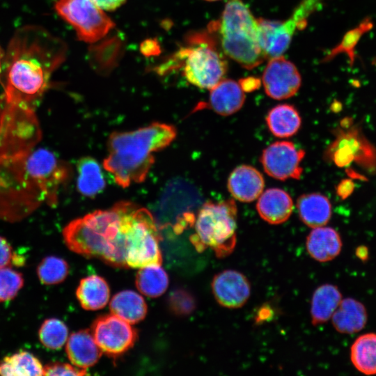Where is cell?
Masks as SVG:
<instances>
[{"label": "cell", "instance_id": "cell-36", "mask_svg": "<svg viewBox=\"0 0 376 376\" xmlns=\"http://www.w3.org/2000/svg\"><path fill=\"white\" fill-rule=\"evenodd\" d=\"M126 0H94L103 10H113L119 8Z\"/></svg>", "mask_w": 376, "mask_h": 376}, {"label": "cell", "instance_id": "cell-19", "mask_svg": "<svg viewBox=\"0 0 376 376\" xmlns=\"http://www.w3.org/2000/svg\"><path fill=\"white\" fill-rule=\"evenodd\" d=\"M306 245L308 253L313 259L327 262L339 255L343 244L335 229L320 226L313 228L307 236Z\"/></svg>", "mask_w": 376, "mask_h": 376}, {"label": "cell", "instance_id": "cell-34", "mask_svg": "<svg viewBox=\"0 0 376 376\" xmlns=\"http://www.w3.org/2000/svg\"><path fill=\"white\" fill-rule=\"evenodd\" d=\"M86 375V370L66 363L54 362L43 366V375Z\"/></svg>", "mask_w": 376, "mask_h": 376}, {"label": "cell", "instance_id": "cell-3", "mask_svg": "<svg viewBox=\"0 0 376 376\" xmlns=\"http://www.w3.org/2000/svg\"><path fill=\"white\" fill-rule=\"evenodd\" d=\"M134 203L120 201L71 221L62 235L69 249L116 267L127 268L126 251Z\"/></svg>", "mask_w": 376, "mask_h": 376}, {"label": "cell", "instance_id": "cell-23", "mask_svg": "<svg viewBox=\"0 0 376 376\" xmlns=\"http://www.w3.org/2000/svg\"><path fill=\"white\" fill-rule=\"evenodd\" d=\"M76 295L81 307L88 311L104 308L109 301L110 290L101 276L91 275L82 279L77 288Z\"/></svg>", "mask_w": 376, "mask_h": 376}, {"label": "cell", "instance_id": "cell-4", "mask_svg": "<svg viewBox=\"0 0 376 376\" xmlns=\"http://www.w3.org/2000/svg\"><path fill=\"white\" fill-rule=\"evenodd\" d=\"M176 134L173 126L161 123L131 132H114L108 140L109 155L103 166L122 187L142 182L155 162L152 152L168 146Z\"/></svg>", "mask_w": 376, "mask_h": 376}, {"label": "cell", "instance_id": "cell-11", "mask_svg": "<svg viewBox=\"0 0 376 376\" xmlns=\"http://www.w3.org/2000/svg\"><path fill=\"white\" fill-rule=\"evenodd\" d=\"M91 331L102 352L114 358L131 349L137 338L136 329L113 314L98 317Z\"/></svg>", "mask_w": 376, "mask_h": 376}, {"label": "cell", "instance_id": "cell-25", "mask_svg": "<svg viewBox=\"0 0 376 376\" xmlns=\"http://www.w3.org/2000/svg\"><path fill=\"white\" fill-rule=\"evenodd\" d=\"M266 122L273 135L279 138H287L298 132L301 120L295 107L282 104L276 105L268 112Z\"/></svg>", "mask_w": 376, "mask_h": 376}, {"label": "cell", "instance_id": "cell-31", "mask_svg": "<svg viewBox=\"0 0 376 376\" xmlns=\"http://www.w3.org/2000/svg\"><path fill=\"white\" fill-rule=\"evenodd\" d=\"M68 271V265L64 259L49 256L43 258L38 265L37 275L42 283L54 285L63 282Z\"/></svg>", "mask_w": 376, "mask_h": 376}, {"label": "cell", "instance_id": "cell-40", "mask_svg": "<svg viewBox=\"0 0 376 376\" xmlns=\"http://www.w3.org/2000/svg\"><path fill=\"white\" fill-rule=\"evenodd\" d=\"M205 1H219V0H205Z\"/></svg>", "mask_w": 376, "mask_h": 376}, {"label": "cell", "instance_id": "cell-5", "mask_svg": "<svg viewBox=\"0 0 376 376\" xmlns=\"http://www.w3.org/2000/svg\"><path fill=\"white\" fill-rule=\"evenodd\" d=\"M208 29L217 34L224 54L243 68L253 69L267 58L260 42L258 19L242 0H228L220 19L212 22Z\"/></svg>", "mask_w": 376, "mask_h": 376}, {"label": "cell", "instance_id": "cell-10", "mask_svg": "<svg viewBox=\"0 0 376 376\" xmlns=\"http://www.w3.org/2000/svg\"><path fill=\"white\" fill-rule=\"evenodd\" d=\"M320 3L321 0H304L283 22L258 19L260 42L267 58L281 56L287 50L295 31L306 25L307 18Z\"/></svg>", "mask_w": 376, "mask_h": 376}, {"label": "cell", "instance_id": "cell-17", "mask_svg": "<svg viewBox=\"0 0 376 376\" xmlns=\"http://www.w3.org/2000/svg\"><path fill=\"white\" fill-rule=\"evenodd\" d=\"M256 209L260 217L270 224H280L290 217L293 210L290 196L278 188H269L260 195Z\"/></svg>", "mask_w": 376, "mask_h": 376}, {"label": "cell", "instance_id": "cell-9", "mask_svg": "<svg viewBox=\"0 0 376 376\" xmlns=\"http://www.w3.org/2000/svg\"><path fill=\"white\" fill-rule=\"evenodd\" d=\"M55 9L84 42H96L114 26L112 20L94 0H58Z\"/></svg>", "mask_w": 376, "mask_h": 376}, {"label": "cell", "instance_id": "cell-27", "mask_svg": "<svg viewBox=\"0 0 376 376\" xmlns=\"http://www.w3.org/2000/svg\"><path fill=\"white\" fill-rule=\"evenodd\" d=\"M77 188L79 191L88 197H94L105 187L106 182L98 162L86 157L77 163Z\"/></svg>", "mask_w": 376, "mask_h": 376}, {"label": "cell", "instance_id": "cell-39", "mask_svg": "<svg viewBox=\"0 0 376 376\" xmlns=\"http://www.w3.org/2000/svg\"><path fill=\"white\" fill-rule=\"evenodd\" d=\"M5 52L2 49V48L0 47V73L1 72L3 58H4Z\"/></svg>", "mask_w": 376, "mask_h": 376}, {"label": "cell", "instance_id": "cell-38", "mask_svg": "<svg viewBox=\"0 0 376 376\" xmlns=\"http://www.w3.org/2000/svg\"><path fill=\"white\" fill-rule=\"evenodd\" d=\"M356 256L361 260H367L368 258V249L366 246H360L356 249Z\"/></svg>", "mask_w": 376, "mask_h": 376}, {"label": "cell", "instance_id": "cell-24", "mask_svg": "<svg viewBox=\"0 0 376 376\" xmlns=\"http://www.w3.org/2000/svg\"><path fill=\"white\" fill-rule=\"evenodd\" d=\"M342 294L336 285L324 284L315 290L311 300V315L313 325L327 322L342 300Z\"/></svg>", "mask_w": 376, "mask_h": 376}, {"label": "cell", "instance_id": "cell-29", "mask_svg": "<svg viewBox=\"0 0 376 376\" xmlns=\"http://www.w3.org/2000/svg\"><path fill=\"white\" fill-rule=\"evenodd\" d=\"M136 285L143 295L155 298L164 294L169 285V276L159 265L139 268L136 276Z\"/></svg>", "mask_w": 376, "mask_h": 376}, {"label": "cell", "instance_id": "cell-1", "mask_svg": "<svg viewBox=\"0 0 376 376\" xmlns=\"http://www.w3.org/2000/svg\"><path fill=\"white\" fill-rule=\"evenodd\" d=\"M42 130L36 111L0 107V220L21 221L44 204L58 203L68 166L38 148Z\"/></svg>", "mask_w": 376, "mask_h": 376}, {"label": "cell", "instance_id": "cell-16", "mask_svg": "<svg viewBox=\"0 0 376 376\" xmlns=\"http://www.w3.org/2000/svg\"><path fill=\"white\" fill-rule=\"evenodd\" d=\"M65 351L71 363L82 369L94 366L103 353L88 329L71 334L67 340Z\"/></svg>", "mask_w": 376, "mask_h": 376}, {"label": "cell", "instance_id": "cell-32", "mask_svg": "<svg viewBox=\"0 0 376 376\" xmlns=\"http://www.w3.org/2000/svg\"><path fill=\"white\" fill-rule=\"evenodd\" d=\"M24 285L22 274L10 267L0 268V302L13 299Z\"/></svg>", "mask_w": 376, "mask_h": 376}, {"label": "cell", "instance_id": "cell-21", "mask_svg": "<svg viewBox=\"0 0 376 376\" xmlns=\"http://www.w3.org/2000/svg\"><path fill=\"white\" fill-rule=\"evenodd\" d=\"M297 207L301 220L314 228L326 225L331 216V205L320 193L305 194L299 196Z\"/></svg>", "mask_w": 376, "mask_h": 376}, {"label": "cell", "instance_id": "cell-28", "mask_svg": "<svg viewBox=\"0 0 376 376\" xmlns=\"http://www.w3.org/2000/svg\"><path fill=\"white\" fill-rule=\"evenodd\" d=\"M0 375H43V366L31 353L20 351L4 357L0 361Z\"/></svg>", "mask_w": 376, "mask_h": 376}, {"label": "cell", "instance_id": "cell-13", "mask_svg": "<svg viewBox=\"0 0 376 376\" xmlns=\"http://www.w3.org/2000/svg\"><path fill=\"white\" fill-rule=\"evenodd\" d=\"M266 94L274 100L295 95L301 86V75L297 67L283 55L269 58L262 77Z\"/></svg>", "mask_w": 376, "mask_h": 376}, {"label": "cell", "instance_id": "cell-12", "mask_svg": "<svg viewBox=\"0 0 376 376\" xmlns=\"http://www.w3.org/2000/svg\"><path fill=\"white\" fill-rule=\"evenodd\" d=\"M305 152L290 141H276L263 150L260 162L267 174L280 180L299 179Z\"/></svg>", "mask_w": 376, "mask_h": 376}, {"label": "cell", "instance_id": "cell-35", "mask_svg": "<svg viewBox=\"0 0 376 376\" xmlns=\"http://www.w3.org/2000/svg\"><path fill=\"white\" fill-rule=\"evenodd\" d=\"M24 259L17 255L7 240L0 236V268L22 265Z\"/></svg>", "mask_w": 376, "mask_h": 376}, {"label": "cell", "instance_id": "cell-6", "mask_svg": "<svg viewBox=\"0 0 376 376\" xmlns=\"http://www.w3.org/2000/svg\"><path fill=\"white\" fill-rule=\"evenodd\" d=\"M187 45L175 54L185 79L201 88L211 89L224 79L227 61L221 53L212 32L193 33L187 37Z\"/></svg>", "mask_w": 376, "mask_h": 376}, {"label": "cell", "instance_id": "cell-30", "mask_svg": "<svg viewBox=\"0 0 376 376\" xmlns=\"http://www.w3.org/2000/svg\"><path fill=\"white\" fill-rule=\"evenodd\" d=\"M38 336L40 341L46 348L60 350L68 338V329L61 320L49 318L41 324Z\"/></svg>", "mask_w": 376, "mask_h": 376}, {"label": "cell", "instance_id": "cell-18", "mask_svg": "<svg viewBox=\"0 0 376 376\" xmlns=\"http://www.w3.org/2000/svg\"><path fill=\"white\" fill-rule=\"evenodd\" d=\"M244 92L239 82L224 79L210 89L207 104L217 113L230 116L243 106L245 100Z\"/></svg>", "mask_w": 376, "mask_h": 376}, {"label": "cell", "instance_id": "cell-33", "mask_svg": "<svg viewBox=\"0 0 376 376\" xmlns=\"http://www.w3.org/2000/svg\"><path fill=\"white\" fill-rule=\"evenodd\" d=\"M196 301L194 295L185 289L172 291L168 297L169 309L177 315H187L196 308Z\"/></svg>", "mask_w": 376, "mask_h": 376}, {"label": "cell", "instance_id": "cell-37", "mask_svg": "<svg viewBox=\"0 0 376 376\" xmlns=\"http://www.w3.org/2000/svg\"><path fill=\"white\" fill-rule=\"evenodd\" d=\"M244 91H251L260 86V81L256 78L249 77L239 81Z\"/></svg>", "mask_w": 376, "mask_h": 376}, {"label": "cell", "instance_id": "cell-26", "mask_svg": "<svg viewBox=\"0 0 376 376\" xmlns=\"http://www.w3.org/2000/svg\"><path fill=\"white\" fill-rule=\"evenodd\" d=\"M350 360L355 368L363 374L376 375V334L359 336L350 347Z\"/></svg>", "mask_w": 376, "mask_h": 376}, {"label": "cell", "instance_id": "cell-8", "mask_svg": "<svg viewBox=\"0 0 376 376\" xmlns=\"http://www.w3.org/2000/svg\"><path fill=\"white\" fill-rule=\"evenodd\" d=\"M161 240L156 221L149 210L136 205L129 229L126 264L128 267L141 268L161 265Z\"/></svg>", "mask_w": 376, "mask_h": 376}, {"label": "cell", "instance_id": "cell-22", "mask_svg": "<svg viewBox=\"0 0 376 376\" xmlns=\"http://www.w3.org/2000/svg\"><path fill=\"white\" fill-rule=\"evenodd\" d=\"M112 314L130 324L143 320L147 314V304L141 295L127 290L119 292L111 299L109 304Z\"/></svg>", "mask_w": 376, "mask_h": 376}, {"label": "cell", "instance_id": "cell-14", "mask_svg": "<svg viewBox=\"0 0 376 376\" xmlns=\"http://www.w3.org/2000/svg\"><path fill=\"white\" fill-rule=\"evenodd\" d=\"M212 290L218 304L227 308L242 307L251 295V285L247 278L233 269L224 270L215 275Z\"/></svg>", "mask_w": 376, "mask_h": 376}, {"label": "cell", "instance_id": "cell-20", "mask_svg": "<svg viewBox=\"0 0 376 376\" xmlns=\"http://www.w3.org/2000/svg\"><path fill=\"white\" fill-rule=\"evenodd\" d=\"M331 318L332 324L337 331L352 334L360 331L365 327L368 313L361 302L347 297L342 299Z\"/></svg>", "mask_w": 376, "mask_h": 376}, {"label": "cell", "instance_id": "cell-7", "mask_svg": "<svg viewBox=\"0 0 376 376\" xmlns=\"http://www.w3.org/2000/svg\"><path fill=\"white\" fill-rule=\"evenodd\" d=\"M194 224L195 233L190 240L198 251L211 248L218 257L233 251L237 228V207L233 200L203 204Z\"/></svg>", "mask_w": 376, "mask_h": 376}, {"label": "cell", "instance_id": "cell-15", "mask_svg": "<svg viewBox=\"0 0 376 376\" xmlns=\"http://www.w3.org/2000/svg\"><path fill=\"white\" fill-rule=\"evenodd\" d=\"M262 174L254 167L241 165L235 168L228 180L230 194L239 201L249 203L258 198L263 191Z\"/></svg>", "mask_w": 376, "mask_h": 376}, {"label": "cell", "instance_id": "cell-2", "mask_svg": "<svg viewBox=\"0 0 376 376\" xmlns=\"http://www.w3.org/2000/svg\"><path fill=\"white\" fill-rule=\"evenodd\" d=\"M66 52L65 43L41 26L17 30L4 55L0 101L36 109Z\"/></svg>", "mask_w": 376, "mask_h": 376}]
</instances>
